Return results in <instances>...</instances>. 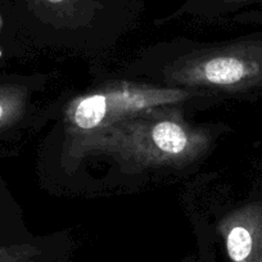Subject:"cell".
<instances>
[{
  "mask_svg": "<svg viewBox=\"0 0 262 262\" xmlns=\"http://www.w3.org/2000/svg\"><path fill=\"white\" fill-rule=\"evenodd\" d=\"M40 251L29 244L0 246V262H36Z\"/></svg>",
  "mask_w": 262,
  "mask_h": 262,
  "instance_id": "8992f818",
  "label": "cell"
},
{
  "mask_svg": "<svg viewBox=\"0 0 262 262\" xmlns=\"http://www.w3.org/2000/svg\"><path fill=\"white\" fill-rule=\"evenodd\" d=\"M185 88L115 81L75 98L64 110L66 130L69 135L84 134L150 108L175 105L193 98L195 93Z\"/></svg>",
  "mask_w": 262,
  "mask_h": 262,
  "instance_id": "7a4b0ae2",
  "label": "cell"
},
{
  "mask_svg": "<svg viewBox=\"0 0 262 262\" xmlns=\"http://www.w3.org/2000/svg\"><path fill=\"white\" fill-rule=\"evenodd\" d=\"M231 262H262V202L236 208L219 224Z\"/></svg>",
  "mask_w": 262,
  "mask_h": 262,
  "instance_id": "277c9868",
  "label": "cell"
},
{
  "mask_svg": "<svg viewBox=\"0 0 262 262\" xmlns=\"http://www.w3.org/2000/svg\"><path fill=\"white\" fill-rule=\"evenodd\" d=\"M185 89L243 92L262 86V41H247L194 52L166 71Z\"/></svg>",
  "mask_w": 262,
  "mask_h": 262,
  "instance_id": "3957f363",
  "label": "cell"
},
{
  "mask_svg": "<svg viewBox=\"0 0 262 262\" xmlns=\"http://www.w3.org/2000/svg\"><path fill=\"white\" fill-rule=\"evenodd\" d=\"M27 89L18 85H0V130L18 120L25 112Z\"/></svg>",
  "mask_w": 262,
  "mask_h": 262,
  "instance_id": "5b68a950",
  "label": "cell"
},
{
  "mask_svg": "<svg viewBox=\"0 0 262 262\" xmlns=\"http://www.w3.org/2000/svg\"><path fill=\"white\" fill-rule=\"evenodd\" d=\"M212 135L191 126L173 105L150 108L98 130L70 135L77 157L102 155L137 168L181 167L202 158Z\"/></svg>",
  "mask_w": 262,
  "mask_h": 262,
  "instance_id": "6da1fadb",
  "label": "cell"
},
{
  "mask_svg": "<svg viewBox=\"0 0 262 262\" xmlns=\"http://www.w3.org/2000/svg\"><path fill=\"white\" fill-rule=\"evenodd\" d=\"M49 2H52V3H60L63 0H49Z\"/></svg>",
  "mask_w": 262,
  "mask_h": 262,
  "instance_id": "52a82bcc",
  "label": "cell"
}]
</instances>
